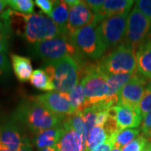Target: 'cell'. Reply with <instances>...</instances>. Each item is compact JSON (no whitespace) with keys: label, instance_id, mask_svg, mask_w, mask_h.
Instances as JSON below:
<instances>
[{"label":"cell","instance_id":"6da1fadb","mask_svg":"<svg viewBox=\"0 0 151 151\" xmlns=\"http://www.w3.org/2000/svg\"><path fill=\"white\" fill-rule=\"evenodd\" d=\"M14 119L36 134L62 124L65 118L50 112L35 97H31L19 104L14 113Z\"/></svg>","mask_w":151,"mask_h":151},{"label":"cell","instance_id":"7a4b0ae2","mask_svg":"<svg viewBox=\"0 0 151 151\" xmlns=\"http://www.w3.org/2000/svg\"><path fill=\"white\" fill-rule=\"evenodd\" d=\"M44 70L53 82L55 91L65 93H69L79 83L81 73V65L72 56L47 61Z\"/></svg>","mask_w":151,"mask_h":151},{"label":"cell","instance_id":"3957f363","mask_svg":"<svg viewBox=\"0 0 151 151\" xmlns=\"http://www.w3.org/2000/svg\"><path fill=\"white\" fill-rule=\"evenodd\" d=\"M97 65L107 76L123 73H138L136 51L124 42L102 57Z\"/></svg>","mask_w":151,"mask_h":151},{"label":"cell","instance_id":"277c9868","mask_svg":"<svg viewBox=\"0 0 151 151\" xmlns=\"http://www.w3.org/2000/svg\"><path fill=\"white\" fill-rule=\"evenodd\" d=\"M60 35H64L50 17L41 14H24V24L21 36L29 43L35 44Z\"/></svg>","mask_w":151,"mask_h":151},{"label":"cell","instance_id":"5b68a950","mask_svg":"<svg viewBox=\"0 0 151 151\" xmlns=\"http://www.w3.org/2000/svg\"><path fill=\"white\" fill-rule=\"evenodd\" d=\"M98 24L97 23H92L69 36L76 48L93 60L101 59L107 51L98 32Z\"/></svg>","mask_w":151,"mask_h":151},{"label":"cell","instance_id":"8992f818","mask_svg":"<svg viewBox=\"0 0 151 151\" xmlns=\"http://www.w3.org/2000/svg\"><path fill=\"white\" fill-rule=\"evenodd\" d=\"M33 50L40 58L47 61L72 56L77 58L79 50L70 41V37L60 35L34 44Z\"/></svg>","mask_w":151,"mask_h":151},{"label":"cell","instance_id":"52a82bcc","mask_svg":"<svg viewBox=\"0 0 151 151\" xmlns=\"http://www.w3.org/2000/svg\"><path fill=\"white\" fill-rule=\"evenodd\" d=\"M150 31V20L134 6L129 14L124 42L137 51L138 49L148 40Z\"/></svg>","mask_w":151,"mask_h":151},{"label":"cell","instance_id":"ba28073f","mask_svg":"<svg viewBox=\"0 0 151 151\" xmlns=\"http://www.w3.org/2000/svg\"><path fill=\"white\" fill-rule=\"evenodd\" d=\"M108 76L96 65H90L85 70L81 80L86 96V108L105 100V85Z\"/></svg>","mask_w":151,"mask_h":151},{"label":"cell","instance_id":"9c48e42d","mask_svg":"<svg viewBox=\"0 0 151 151\" xmlns=\"http://www.w3.org/2000/svg\"><path fill=\"white\" fill-rule=\"evenodd\" d=\"M128 17L129 14L108 17L98 24V32L107 50L124 41Z\"/></svg>","mask_w":151,"mask_h":151},{"label":"cell","instance_id":"30bf717a","mask_svg":"<svg viewBox=\"0 0 151 151\" xmlns=\"http://www.w3.org/2000/svg\"><path fill=\"white\" fill-rule=\"evenodd\" d=\"M149 80L141 76L139 74H135L118 95V103L136 110H139V104L148 87Z\"/></svg>","mask_w":151,"mask_h":151},{"label":"cell","instance_id":"8fae6325","mask_svg":"<svg viewBox=\"0 0 151 151\" xmlns=\"http://www.w3.org/2000/svg\"><path fill=\"white\" fill-rule=\"evenodd\" d=\"M35 98L50 112L57 116L66 118L76 113L69 98V93L56 91L38 95Z\"/></svg>","mask_w":151,"mask_h":151},{"label":"cell","instance_id":"7c38bea8","mask_svg":"<svg viewBox=\"0 0 151 151\" xmlns=\"http://www.w3.org/2000/svg\"><path fill=\"white\" fill-rule=\"evenodd\" d=\"M92 23H97L95 14L84 1H80L76 5L69 9V16L66 24L67 35L70 36L76 30Z\"/></svg>","mask_w":151,"mask_h":151},{"label":"cell","instance_id":"4fadbf2b","mask_svg":"<svg viewBox=\"0 0 151 151\" xmlns=\"http://www.w3.org/2000/svg\"><path fill=\"white\" fill-rule=\"evenodd\" d=\"M113 115L119 131L138 128L142 123L143 117L139 110H136L121 104H116L113 108Z\"/></svg>","mask_w":151,"mask_h":151},{"label":"cell","instance_id":"5bb4252c","mask_svg":"<svg viewBox=\"0 0 151 151\" xmlns=\"http://www.w3.org/2000/svg\"><path fill=\"white\" fill-rule=\"evenodd\" d=\"M24 139L15 123L0 124V151H17Z\"/></svg>","mask_w":151,"mask_h":151},{"label":"cell","instance_id":"9a60e30c","mask_svg":"<svg viewBox=\"0 0 151 151\" xmlns=\"http://www.w3.org/2000/svg\"><path fill=\"white\" fill-rule=\"evenodd\" d=\"M135 2L133 0H106L98 14H96V21L100 24L108 17L129 14Z\"/></svg>","mask_w":151,"mask_h":151},{"label":"cell","instance_id":"2e32d148","mask_svg":"<svg viewBox=\"0 0 151 151\" xmlns=\"http://www.w3.org/2000/svg\"><path fill=\"white\" fill-rule=\"evenodd\" d=\"M62 125L64 132L56 145L58 151H86V145L80 134L72 129L65 120Z\"/></svg>","mask_w":151,"mask_h":151},{"label":"cell","instance_id":"e0dca14e","mask_svg":"<svg viewBox=\"0 0 151 151\" xmlns=\"http://www.w3.org/2000/svg\"><path fill=\"white\" fill-rule=\"evenodd\" d=\"M137 74V73H136ZM135 74H115L108 76L105 85V100L107 102L118 103V95L129 81L134 76Z\"/></svg>","mask_w":151,"mask_h":151},{"label":"cell","instance_id":"ac0fdd59","mask_svg":"<svg viewBox=\"0 0 151 151\" xmlns=\"http://www.w3.org/2000/svg\"><path fill=\"white\" fill-rule=\"evenodd\" d=\"M64 132V127L62 124L51 129L43 130L33 138V144L38 150H41L48 147L56 146Z\"/></svg>","mask_w":151,"mask_h":151},{"label":"cell","instance_id":"d6986e66","mask_svg":"<svg viewBox=\"0 0 151 151\" xmlns=\"http://www.w3.org/2000/svg\"><path fill=\"white\" fill-rule=\"evenodd\" d=\"M137 72L147 80H151V39L143 44L136 51Z\"/></svg>","mask_w":151,"mask_h":151},{"label":"cell","instance_id":"ffe728a7","mask_svg":"<svg viewBox=\"0 0 151 151\" xmlns=\"http://www.w3.org/2000/svg\"><path fill=\"white\" fill-rule=\"evenodd\" d=\"M10 58L13 70L17 79L23 82L30 80L34 71L31 60L29 57L17 54H11Z\"/></svg>","mask_w":151,"mask_h":151},{"label":"cell","instance_id":"44dd1931","mask_svg":"<svg viewBox=\"0 0 151 151\" xmlns=\"http://www.w3.org/2000/svg\"><path fill=\"white\" fill-rule=\"evenodd\" d=\"M68 16H69V7L65 4V1L62 0L55 1L51 14L49 17L53 20V22L57 25V27L59 28L60 30L64 35H67L66 24L68 21Z\"/></svg>","mask_w":151,"mask_h":151},{"label":"cell","instance_id":"7402d4cb","mask_svg":"<svg viewBox=\"0 0 151 151\" xmlns=\"http://www.w3.org/2000/svg\"><path fill=\"white\" fill-rule=\"evenodd\" d=\"M30 83L38 90L44 92H53L55 90L53 82L44 69H36L33 71Z\"/></svg>","mask_w":151,"mask_h":151},{"label":"cell","instance_id":"603a6c76","mask_svg":"<svg viewBox=\"0 0 151 151\" xmlns=\"http://www.w3.org/2000/svg\"><path fill=\"white\" fill-rule=\"evenodd\" d=\"M108 136L103 127L95 126L89 134L86 139V151H93L108 140Z\"/></svg>","mask_w":151,"mask_h":151},{"label":"cell","instance_id":"cb8c5ba5","mask_svg":"<svg viewBox=\"0 0 151 151\" xmlns=\"http://www.w3.org/2000/svg\"><path fill=\"white\" fill-rule=\"evenodd\" d=\"M69 98L76 113H80L86 109V96L81 81L69 92Z\"/></svg>","mask_w":151,"mask_h":151},{"label":"cell","instance_id":"d4e9b609","mask_svg":"<svg viewBox=\"0 0 151 151\" xmlns=\"http://www.w3.org/2000/svg\"><path fill=\"white\" fill-rule=\"evenodd\" d=\"M65 123H67L72 129L76 131L77 134H79L82 138L83 142L86 145V139L88 137V131L86 129V125L84 123V120L82 118L81 113H76L71 116L66 117L65 119Z\"/></svg>","mask_w":151,"mask_h":151},{"label":"cell","instance_id":"484cf974","mask_svg":"<svg viewBox=\"0 0 151 151\" xmlns=\"http://www.w3.org/2000/svg\"><path fill=\"white\" fill-rule=\"evenodd\" d=\"M139 133L140 130L139 129H127L119 131L115 138V145L119 146L122 149L135 139L139 135Z\"/></svg>","mask_w":151,"mask_h":151},{"label":"cell","instance_id":"4316f807","mask_svg":"<svg viewBox=\"0 0 151 151\" xmlns=\"http://www.w3.org/2000/svg\"><path fill=\"white\" fill-rule=\"evenodd\" d=\"M8 6L13 11L23 14H31L35 11V2L32 0H9Z\"/></svg>","mask_w":151,"mask_h":151},{"label":"cell","instance_id":"83f0119b","mask_svg":"<svg viewBox=\"0 0 151 151\" xmlns=\"http://www.w3.org/2000/svg\"><path fill=\"white\" fill-rule=\"evenodd\" d=\"M150 143V140H149L143 134H140L132 142H130L129 145L123 147L121 151H145Z\"/></svg>","mask_w":151,"mask_h":151},{"label":"cell","instance_id":"f1b7e54d","mask_svg":"<svg viewBox=\"0 0 151 151\" xmlns=\"http://www.w3.org/2000/svg\"><path fill=\"white\" fill-rule=\"evenodd\" d=\"M81 113L82 118L84 120V123L86 125V128L88 134L91 130L96 126V119H97V109L95 105H93L90 108H86L85 110H83Z\"/></svg>","mask_w":151,"mask_h":151},{"label":"cell","instance_id":"f546056e","mask_svg":"<svg viewBox=\"0 0 151 151\" xmlns=\"http://www.w3.org/2000/svg\"><path fill=\"white\" fill-rule=\"evenodd\" d=\"M139 108L141 115L144 118L149 112L151 111V87L148 86L144 96L139 104Z\"/></svg>","mask_w":151,"mask_h":151},{"label":"cell","instance_id":"4dcf8cb0","mask_svg":"<svg viewBox=\"0 0 151 151\" xmlns=\"http://www.w3.org/2000/svg\"><path fill=\"white\" fill-rule=\"evenodd\" d=\"M135 7H137L151 22V0L136 1Z\"/></svg>","mask_w":151,"mask_h":151},{"label":"cell","instance_id":"1f68e13d","mask_svg":"<svg viewBox=\"0 0 151 151\" xmlns=\"http://www.w3.org/2000/svg\"><path fill=\"white\" fill-rule=\"evenodd\" d=\"M35 4L41 9V11L46 14L47 15H50L51 11L54 6L55 1L52 0H36L35 1Z\"/></svg>","mask_w":151,"mask_h":151},{"label":"cell","instance_id":"d6a6232c","mask_svg":"<svg viewBox=\"0 0 151 151\" xmlns=\"http://www.w3.org/2000/svg\"><path fill=\"white\" fill-rule=\"evenodd\" d=\"M116 134L113 135L111 137H109L108 140L105 143H103L102 145L97 147L96 150L93 151H112L113 146L115 145V138H116Z\"/></svg>","mask_w":151,"mask_h":151},{"label":"cell","instance_id":"836d02e7","mask_svg":"<svg viewBox=\"0 0 151 151\" xmlns=\"http://www.w3.org/2000/svg\"><path fill=\"white\" fill-rule=\"evenodd\" d=\"M84 2L86 5L92 9V12L95 14V15L98 14V12L100 11L104 3V1L103 0H86Z\"/></svg>","mask_w":151,"mask_h":151},{"label":"cell","instance_id":"e575fe53","mask_svg":"<svg viewBox=\"0 0 151 151\" xmlns=\"http://www.w3.org/2000/svg\"><path fill=\"white\" fill-rule=\"evenodd\" d=\"M9 70V62L4 54L0 53V76L4 75Z\"/></svg>","mask_w":151,"mask_h":151},{"label":"cell","instance_id":"d590c367","mask_svg":"<svg viewBox=\"0 0 151 151\" xmlns=\"http://www.w3.org/2000/svg\"><path fill=\"white\" fill-rule=\"evenodd\" d=\"M9 48V42H8V37L5 33H0V53L4 54L8 51Z\"/></svg>","mask_w":151,"mask_h":151},{"label":"cell","instance_id":"8d00e7d4","mask_svg":"<svg viewBox=\"0 0 151 151\" xmlns=\"http://www.w3.org/2000/svg\"><path fill=\"white\" fill-rule=\"evenodd\" d=\"M17 151H33V145L29 140V139L24 138L21 145Z\"/></svg>","mask_w":151,"mask_h":151},{"label":"cell","instance_id":"74e56055","mask_svg":"<svg viewBox=\"0 0 151 151\" xmlns=\"http://www.w3.org/2000/svg\"><path fill=\"white\" fill-rule=\"evenodd\" d=\"M8 6V1L6 0H0V17L3 13L5 11V8Z\"/></svg>","mask_w":151,"mask_h":151},{"label":"cell","instance_id":"f35d334b","mask_svg":"<svg viewBox=\"0 0 151 151\" xmlns=\"http://www.w3.org/2000/svg\"><path fill=\"white\" fill-rule=\"evenodd\" d=\"M80 1H78V0H65V3L67 4V6L69 8H71L73 6L76 5Z\"/></svg>","mask_w":151,"mask_h":151},{"label":"cell","instance_id":"ab89813d","mask_svg":"<svg viewBox=\"0 0 151 151\" xmlns=\"http://www.w3.org/2000/svg\"><path fill=\"white\" fill-rule=\"evenodd\" d=\"M37 151H58V150L56 146H53V147H48V148H45L41 150H38Z\"/></svg>","mask_w":151,"mask_h":151},{"label":"cell","instance_id":"60d3db41","mask_svg":"<svg viewBox=\"0 0 151 151\" xmlns=\"http://www.w3.org/2000/svg\"><path fill=\"white\" fill-rule=\"evenodd\" d=\"M5 26H4V24L2 23V22L0 21V33H4L5 32Z\"/></svg>","mask_w":151,"mask_h":151},{"label":"cell","instance_id":"b9f144b4","mask_svg":"<svg viewBox=\"0 0 151 151\" xmlns=\"http://www.w3.org/2000/svg\"><path fill=\"white\" fill-rule=\"evenodd\" d=\"M112 151H121V148H120V147H119V146H117L114 145Z\"/></svg>","mask_w":151,"mask_h":151},{"label":"cell","instance_id":"7bdbcfd3","mask_svg":"<svg viewBox=\"0 0 151 151\" xmlns=\"http://www.w3.org/2000/svg\"><path fill=\"white\" fill-rule=\"evenodd\" d=\"M145 151H151V143H150V146L146 149Z\"/></svg>","mask_w":151,"mask_h":151},{"label":"cell","instance_id":"ee69618b","mask_svg":"<svg viewBox=\"0 0 151 151\" xmlns=\"http://www.w3.org/2000/svg\"><path fill=\"white\" fill-rule=\"evenodd\" d=\"M148 86L151 87V80H150V81H149V84H148Z\"/></svg>","mask_w":151,"mask_h":151}]
</instances>
